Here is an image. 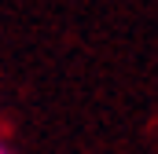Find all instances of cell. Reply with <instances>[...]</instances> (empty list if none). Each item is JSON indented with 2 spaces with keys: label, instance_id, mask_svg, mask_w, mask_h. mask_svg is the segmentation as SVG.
<instances>
[{
  "label": "cell",
  "instance_id": "1",
  "mask_svg": "<svg viewBox=\"0 0 158 154\" xmlns=\"http://www.w3.org/2000/svg\"><path fill=\"white\" fill-rule=\"evenodd\" d=\"M0 154H15V151H11V147H7V143H4V140H0Z\"/></svg>",
  "mask_w": 158,
  "mask_h": 154
}]
</instances>
